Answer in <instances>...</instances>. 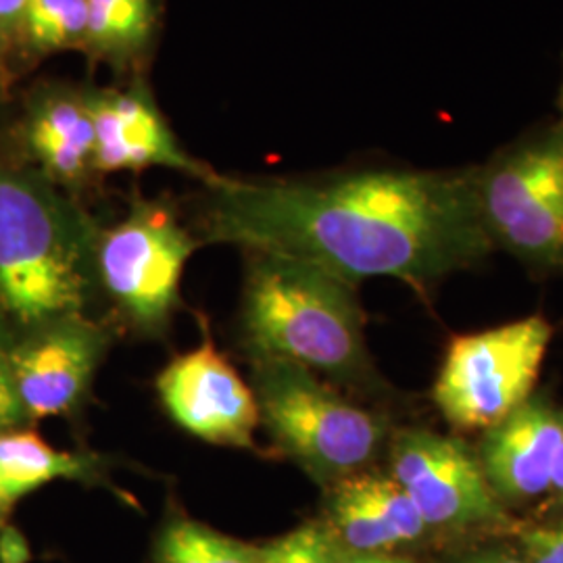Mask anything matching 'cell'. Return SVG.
<instances>
[{"mask_svg": "<svg viewBox=\"0 0 563 563\" xmlns=\"http://www.w3.org/2000/svg\"><path fill=\"white\" fill-rule=\"evenodd\" d=\"M201 244H232L316 265L355 286L395 278L430 288L493 249L478 172L363 169L311 180L202 186Z\"/></svg>", "mask_w": 563, "mask_h": 563, "instance_id": "6da1fadb", "label": "cell"}, {"mask_svg": "<svg viewBox=\"0 0 563 563\" xmlns=\"http://www.w3.org/2000/svg\"><path fill=\"white\" fill-rule=\"evenodd\" d=\"M97 222L15 148L0 151V342L86 316L97 284Z\"/></svg>", "mask_w": 563, "mask_h": 563, "instance_id": "7a4b0ae2", "label": "cell"}, {"mask_svg": "<svg viewBox=\"0 0 563 563\" xmlns=\"http://www.w3.org/2000/svg\"><path fill=\"white\" fill-rule=\"evenodd\" d=\"M242 344L334 383H374L355 288L316 265L246 251Z\"/></svg>", "mask_w": 563, "mask_h": 563, "instance_id": "3957f363", "label": "cell"}, {"mask_svg": "<svg viewBox=\"0 0 563 563\" xmlns=\"http://www.w3.org/2000/svg\"><path fill=\"white\" fill-rule=\"evenodd\" d=\"M260 422L269 439L307 476L332 484L369 470L388 439L383 416L353 405L301 365L251 360Z\"/></svg>", "mask_w": 563, "mask_h": 563, "instance_id": "277c9868", "label": "cell"}, {"mask_svg": "<svg viewBox=\"0 0 563 563\" xmlns=\"http://www.w3.org/2000/svg\"><path fill=\"white\" fill-rule=\"evenodd\" d=\"M201 242L159 199H136L97 241V284L121 318L162 336L180 305L186 262Z\"/></svg>", "mask_w": 563, "mask_h": 563, "instance_id": "5b68a950", "label": "cell"}, {"mask_svg": "<svg viewBox=\"0 0 563 563\" xmlns=\"http://www.w3.org/2000/svg\"><path fill=\"white\" fill-rule=\"evenodd\" d=\"M549 341L539 316L455 339L432 390L437 407L462 430L497 426L530 399Z\"/></svg>", "mask_w": 563, "mask_h": 563, "instance_id": "8992f818", "label": "cell"}, {"mask_svg": "<svg viewBox=\"0 0 563 563\" xmlns=\"http://www.w3.org/2000/svg\"><path fill=\"white\" fill-rule=\"evenodd\" d=\"M490 239L523 262L563 265V121L478 172Z\"/></svg>", "mask_w": 563, "mask_h": 563, "instance_id": "52a82bcc", "label": "cell"}, {"mask_svg": "<svg viewBox=\"0 0 563 563\" xmlns=\"http://www.w3.org/2000/svg\"><path fill=\"white\" fill-rule=\"evenodd\" d=\"M428 526L467 528L505 522V511L465 444L407 428L390 441V472Z\"/></svg>", "mask_w": 563, "mask_h": 563, "instance_id": "ba28073f", "label": "cell"}, {"mask_svg": "<svg viewBox=\"0 0 563 563\" xmlns=\"http://www.w3.org/2000/svg\"><path fill=\"white\" fill-rule=\"evenodd\" d=\"M163 409L205 443L255 449L262 426L255 393L216 349L205 328L197 349L174 357L157 378Z\"/></svg>", "mask_w": 563, "mask_h": 563, "instance_id": "9c48e42d", "label": "cell"}, {"mask_svg": "<svg viewBox=\"0 0 563 563\" xmlns=\"http://www.w3.org/2000/svg\"><path fill=\"white\" fill-rule=\"evenodd\" d=\"M111 339L104 323L74 316L11 344L9 362L27 422L74 413L86 399Z\"/></svg>", "mask_w": 563, "mask_h": 563, "instance_id": "30bf717a", "label": "cell"}, {"mask_svg": "<svg viewBox=\"0 0 563 563\" xmlns=\"http://www.w3.org/2000/svg\"><path fill=\"white\" fill-rule=\"evenodd\" d=\"M90 107L99 176L163 167L190 176L202 186L220 176L184 148L144 76L130 78L121 88L90 86Z\"/></svg>", "mask_w": 563, "mask_h": 563, "instance_id": "8fae6325", "label": "cell"}, {"mask_svg": "<svg viewBox=\"0 0 563 563\" xmlns=\"http://www.w3.org/2000/svg\"><path fill=\"white\" fill-rule=\"evenodd\" d=\"M13 148L46 180L80 199L101 178L90 86L67 81L36 86L23 102Z\"/></svg>", "mask_w": 563, "mask_h": 563, "instance_id": "7c38bea8", "label": "cell"}, {"mask_svg": "<svg viewBox=\"0 0 563 563\" xmlns=\"http://www.w3.org/2000/svg\"><path fill=\"white\" fill-rule=\"evenodd\" d=\"M323 522L344 553H393L420 541L428 528L397 481L372 470L328 488Z\"/></svg>", "mask_w": 563, "mask_h": 563, "instance_id": "4fadbf2b", "label": "cell"}, {"mask_svg": "<svg viewBox=\"0 0 563 563\" xmlns=\"http://www.w3.org/2000/svg\"><path fill=\"white\" fill-rule=\"evenodd\" d=\"M563 441V413L541 399H528L488 428L483 472L497 497L530 499L551 490Z\"/></svg>", "mask_w": 563, "mask_h": 563, "instance_id": "5bb4252c", "label": "cell"}, {"mask_svg": "<svg viewBox=\"0 0 563 563\" xmlns=\"http://www.w3.org/2000/svg\"><path fill=\"white\" fill-rule=\"evenodd\" d=\"M84 55L118 76H142L159 38L163 0H86Z\"/></svg>", "mask_w": 563, "mask_h": 563, "instance_id": "9a60e30c", "label": "cell"}, {"mask_svg": "<svg viewBox=\"0 0 563 563\" xmlns=\"http://www.w3.org/2000/svg\"><path fill=\"white\" fill-rule=\"evenodd\" d=\"M0 465L25 495L57 481L99 484L107 472V462L99 455L59 451L32 428L0 434Z\"/></svg>", "mask_w": 563, "mask_h": 563, "instance_id": "2e32d148", "label": "cell"}, {"mask_svg": "<svg viewBox=\"0 0 563 563\" xmlns=\"http://www.w3.org/2000/svg\"><path fill=\"white\" fill-rule=\"evenodd\" d=\"M86 38V0H30L11 44L13 69L20 74L23 67L65 51L84 53Z\"/></svg>", "mask_w": 563, "mask_h": 563, "instance_id": "e0dca14e", "label": "cell"}, {"mask_svg": "<svg viewBox=\"0 0 563 563\" xmlns=\"http://www.w3.org/2000/svg\"><path fill=\"white\" fill-rule=\"evenodd\" d=\"M260 544L244 543L186 516H174L157 539L155 563H257Z\"/></svg>", "mask_w": 563, "mask_h": 563, "instance_id": "ac0fdd59", "label": "cell"}, {"mask_svg": "<svg viewBox=\"0 0 563 563\" xmlns=\"http://www.w3.org/2000/svg\"><path fill=\"white\" fill-rule=\"evenodd\" d=\"M342 555L341 543L322 520L302 523L269 543L260 544L257 563H341Z\"/></svg>", "mask_w": 563, "mask_h": 563, "instance_id": "d6986e66", "label": "cell"}, {"mask_svg": "<svg viewBox=\"0 0 563 563\" xmlns=\"http://www.w3.org/2000/svg\"><path fill=\"white\" fill-rule=\"evenodd\" d=\"M30 426L32 423L27 422V416L21 407L20 397L15 390L9 351L0 342V434L18 428H30Z\"/></svg>", "mask_w": 563, "mask_h": 563, "instance_id": "ffe728a7", "label": "cell"}, {"mask_svg": "<svg viewBox=\"0 0 563 563\" xmlns=\"http://www.w3.org/2000/svg\"><path fill=\"white\" fill-rule=\"evenodd\" d=\"M522 558L528 563H563V523L523 532Z\"/></svg>", "mask_w": 563, "mask_h": 563, "instance_id": "44dd1931", "label": "cell"}, {"mask_svg": "<svg viewBox=\"0 0 563 563\" xmlns=\"http://www.w3.org/2000/svg\"><path fill=\"white\" fill-rule=\"evenodd\" d=\"M30 555L20 532L9 523L0 526V563H25Z\"/></svg>", "mask_w": 563, "mask_h": 563, "instance_id": "7402d4cb", "label": "cell"}, {"mask_svg": "<svg viewBox=\"0 0 563 563\" xmlns=\"http://www.w3.org/2000/svg\"><path fill=\"white\" fill-rule=\"evenodd\" d=\"M27 2L30 0H0V32L9 46V55H11V44H13L15 32L20 27L21 15H23Z\"/></svg>", "mask_w": 563, "mask_h": 563, "instance_id": "603a6c76", "label": "cell"}, {"mask_svg": "<svg viewBox=\"0 0 563 563\" xmlns=\"http://www.w3.org/2000/svg\"><path fill=\"white\" fill-rule=\"evenodd\" d=\"M27 495L20 488V484L15 483L4 467L0 465V526L7 523L11 511L15 509V505L20 504L21 499H25Z\"/></svg>", "mask_w": 563, "mask_h": 563, "instance_id": "cb8c5ba5", "label": "cell"}, {"mask_svg": "<svg viewBox=\"0 0 563 563\" xmlns=\"http://www.w3.org/2000/svg\"><path fill=\"white\" fill-rule=\"evenodd\" d=\"M13 80H15V69H13V63H11L7 41H4L2 32H0V102L9 99Z\"/></svg>", "mask_w": 563, "mask_h": 563, "instance_id": "d4e9b609", "label": "cell"}, {"mask_svg": "<svg viewBox=\"0 0 563 563\" xmlns=\"http://www.w3.org/2000/svg\"><path fill=\"white\" fill-rule=\"evenodd\" d=\"M455 563H528L523 558H518L514 553H507L501 549H488V551H476L462 558Z\"/></svg>", "mask_w": 563, "mask_h": 563, "instance_id": "484cf974", "label": "cell"}, {"mask_svg": "<svg viewBox=\"0 0 563 563\" xmlns=\"http://www.w3.org/2000/svg\"><path fill=\"white\" fill-rule=\"evenodd\" d=\"M341 563H416L395 553H344Z\"/></svg>", "mask_w": 563, "mask_h": 563, "instance_id": "4316f807", "label": "cell"}, {"mask_svg": "<svg viewBox=\"0 0 563 563\" xmlns=\"http://www.w3.org/2000/svg\"><path fill=\"white\" fill-rule=\"evenodd\" d=\"M551 490H555V495L563 499V441L558 451V460L553 467V478H551Z\"/></svg>", "mask_w": 563, "mask_h": 563, "instance_id": "83f0119b", "label": "cell"}, {"mask_svg": "<svg viewBox=\"0 0 563 563\" xmlns=\"http://www.w3.org/2000/svg\"><path fill=\"white\" fill-rule=\"evenodd\" d=\"M560 111H562V121H563V84H562V92H560Z\"/></svg>", "mask_w": 563, "mask_h": 563, "instance_id": "f1b7e54d", "label": "cell"}]
</instances>
